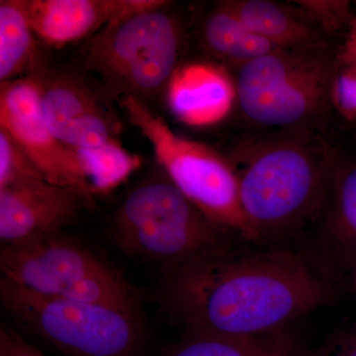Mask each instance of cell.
<instances>
[{
  "instance_id": "1",
  "label": "cell",
  "mask_w": 356,
  "mask_h": 356,
  "mask_svg": "<svg viewBox=\"0 0 356 356\" xmlns=\"http://www.w3.org/2000/svg\"><path fill=\"white\" fill-rule=\"evenodd\" d=\"M334 282L310 252L233 245L165 276L161 299L186 331L261 336L329 306L337 298Z\"/></svg>"
},
{
  "instance_id": "2",
  "label": "cell",
  "mask_w": 356,
  "mask_h": 356,
  "mask_svg": "<svg viewBox=\"0 0 356 356\" xmlns=\"http://www.w3.org/2000/svg\"><path fill=\"white\" fill-rule=\"evenodd\" d=\"M243 158L241 205L250 243H266L313 224L336 154L313 130H284Z\"/></svg>"
},
{
  "instance_id": "3",
  "label": "cell",
  "mask_w": 356,
  "mask_h": 356,
  "mask_svg": "<svg viewBox=\"0 0 356 356\" xmlns=\"http://www.w3.org/2000/svg\"><path fill=\"white\" fill-rule=\"evenodd\" d=\"M236 236L205 216L165 172L134 187L112 224V238L122 254L156 267L163 277L235 245Z\"/></svg>"
},
{
  "instance_id": "4",
  "label": "cell",
  "mask_w": 356,
  "mask_h": 356,
  "mask_svg": "<svg viewBox=\"0 0 356 356\" xmlns=\"http://www.w3.org/2000/svg\"><path fill=\"white\" fill-rule=\"evenodd\" d=\"M0 303L23 334L62 356H145L140 314L47 296L0 280Z\"/></svg>"
},
{
  "instance_id": "5",
  "label": "cell",
  "mask_w": 356,
  "mask_h": 356,
  "mask_svg": "<svg viewBox=\"0 0 356 356\" xmlns=\"http://www.w3.org/2000/svg\"><path fill=\"white\" fill-rule=\"evenodd\" d=\"M336 69L337 57L325 44L276 49L238 67L236 102L257 125L314 131L332 109Z\"/></svg>"
},
{
  "instance_id": "6",
  "label": "cell",
  "mask_w": 356,
  "mask_h": 356,
  "mask_svg": "<svg viewBox=\"0 0 356 356\" xmlns=\"http://www.w3.org/2000/svg\"><path fill=\"white\" fill-rule=\"evenodd\" d=\"M1 277L47 296L140 314L139 290L114 266L62 233L1 245Z\"/></svg>"
},
{
  "instance_id": "7",
  "label": "cell",
  "mask_w": 356,
  "mask_h": 356,
  "mask_svg": "<svg viewBox=\"0 0 356 356\" xmlns=\"http://www.w3.org/2000/svg\"><path fill=\"white\" fill-rule=\"evenodd\" d=\"M168 4L124 16L86 41L83 67L112 95L142 100L168 86L178 69L181 33Z\"/></svg>"
},
{
  "instance_id": "8",
  "label": "cell",
  "mask_w": 356,
  "mask_h": 356,
  "mask_svg": "<svg viewBox=\"0 0 356 356\" xmlns=\"http://www.w3.org/2000/svg\"><path fill=\"white\" fill-rule=\"evenodd\" d=\"M129 120L153 147L166 177L213 222L250 243L241 205L240 182L233 166L209 147L173 132L142 100L121 98Z\"/></svg>"
},
{
  "instance_id": "9",
  "label": "cell",
  "mask_w": 356,
  "mask_h": 356,
  "mask_svg": "<svg viewBox=\"0 0 356 356\" xmlns=\"http://www.w3.org/2000/svg\"><path fill=\"white\" fill-rule=\"evenodd\" d=\"M0 129L22 149L47 181L92 196L76 152L51 133L40 100L35 77H20L0 86Z\"/></svg>"
},
{
  "instance_id": "10",
  "label": "cell",
  "mask_w": 356,
  "mask_h": 356,
  "mask_svg": "<svg viewBox=\"0 0 356 356\" xmlns=\"http://www.w3.org/2000/svg\"><path fill=\"white\" fill-rule=\"evenodd\" d=\"M81 192L42 177L0 187V241L9 245L62 233L81 212Z\"/></svg>"
},
{
  "instance_id": "11",
  "label": "cell",
  "mask_w": 356,
  "mask_h": 356,
  "mask_svg": "<svg viewBox=\"0 0 356 356\" xmlns=\"http://www.w3.org/2000/svg\"><path fill=\"white\" fill-rule=\"evenodd\" d=\"M35 79L44 119L62 144L76 149L115 140L113 123L83 83L65 76Z\"/></svg>"
},
{
  "instance_id": "12",
  "label": "cell",
  "mask_w": 356,
  "mask_h": 356,
  "mask_svg": "<svg viewBox=\"0 0 356 356\" xmlns=\"http://www.w3.org/2000/svg\"><path fill=\"white\" fill-rule=\"evenodd\" d=\"M166 3L163 0H26L35 35L58 48L89 39L129 14Z\"/></svg>"
},
{
  "instance_id": "13",
  "label": "cell",
  "mask_w": 356,
  "mask_h": 356,
  "mask_svg": "<svg viewBox=\"0 0 356 356\" xmlns=\"http://www.w3.org/2000/svg\"><path fill=\"white\" fill-rule=\"evenodd\" d=\"M317 245L313 255L332 271V264L356 257V159L334 156L324 200L313 224Z\"/></svg>"
},
{
  "instance_id": "14",
  "label": "cell",
  "mask_w": 356,
  "mask_h": 356,
  "mask_svg": "<svg viewBox=\"0 0 356 356\" xmlns=\"http://www.w3.org/2000/svg\"><path fill=\"white\" fill-rule=\"evenodd\" d=\"M168 103L180 121L207 126L226 117L236 100L235 83L211 65L178 67L168 86Z\"/></svg>"
},
{
  "instance_id": "15",
  "label": "cell",
  "mask_w": 356,
  "mask_h": 356,
  "mask_svg": "<svg viewBox=\"0 0 356 356\" xmlns=\"http://www.w3.org/2000/svg\"><path fill=\"white\" fill-rule=\"evenodd\" d=\"M255 34L277 49L324 46L325 33L298 9L269 0L225 1Z\"/></svg>"
},
{
  "instance_id": "16",
  "label": "cell",
  "mask_w": 356,
  "mask_h": 356,
  "mask_svg": "<svg viewBox=\"0 0 356 356\" xmlns=\"http://www.w3.org/2000/svg\"><path fill=\"white\" fill-rule=\"evenodd\" d=\"M293 343L282 331L261 336H228L186 331L166 356H292Z\"/></svg>"
},
{
  "instance_id": "17",
  "label": "cell",
  "mask_w": 356,
  "mask_h": 356,
  "mask_svg": "<svg viewBox=\"0 0 356 356\" xmlns=\"http://www.w3.org/2000/svg\"><path fill=\"white\" fill-rule=\"evenodd\" d=\"M203 37L213 54L238 67L277 49L248 29L224 2L208 16Z\"/></svg>"
},
{
  "instance_id": "18",
  "label": "cell",
  "mask_w": 356,
  "mask_h": 356,
  "mask_svg": "<svg viewBox=\"0 0 356 356\" xmlns=\"http://www.w3.org/2000/svg\"><path fill=\"white\" fill-rule=\"evenodd\" d=\"M35 35L26 0L0 1V83L20 79L31 65Z\"/></svg>"
},
{
  "instance_id": "19",
  "label": "cell",
  "mask_w": 356,
  "mask_h": 356,
  "mask_svg": "<svg viewBox=\"0 0 356 356\" xmlns=\"http://www.w3.org/2000/svg\"><path fill=\"white\" fill-rule=\"evenodd\" d=\"M92 194L116 188L140 165V158L126 151L116 140L102 146L74 149Z\"/></svg>"
},
{
  "instance_id": "20",
  "label": "cell",
  "mask_w": 356,
  "mask_h": 356,
  "mask_svg": "<svg viewBox=\"0 0 356 356\" xmlns=\"http://www.w3.org/2000/svg\"><path fill=\"white\" fill-rule=\"evenodd\" d=\"M332 104L346 120L356 123V62L341 54L337 56Z\"/></svg>"
},
{
  "instance_id": "21",
  "label": "cell",
  "mask_w": 356,
  "mask_h": 356,
  "mask_svg": "<svg viewBox=\"0 0 356 356\" xmlns=\"http://www.w3.org/2000/svg\"><path fill=\"white\" fill-rule=\"evenodd\" d=\"M33 177L44 178L13 138L0 129V187Z\"/></svg>"
},
{
  "instance_id": "22",
  "label": "cell",
  "mask_w": 356,
  "mask_h": 356,
  "mask_svg": "<svg viewBox=\"0 0 356 356\" xmlns=\"http://www.w3.org/2000/svg\"><path fill=\"white\" fill-rule=\"evenodd\" d=\"M299 9L323 32L339 30L350 19V1L341 0H311L297 1Z\"/></svg>"
},
{
  "instance_id": "23",
  "label": "cell",
  "mask_w": 356,
  "mask_h": 356,
  "mask_svg": "<svg viewBox=\"0 0 356 356\" xmlns=\"http://www.w3.org/2000/svg\"><path fill=\"white\" fill-rule=\"evenodd\" d=\"M0 356H47L13 327H0Z\"/></svg>"
},
{
  "instance_id": "24",
  "label": "cell",
  "mask_w": 356,
  "mask_h": 356,
  "mask_svg": "<svg viewBox=\"0 0 356 356\" xmlns=\"http://www.w3.org/2000/svg\"><path fill=\"white\" fill-rule=\"evenodd\" d=\"M341 55L356 62V20L353 21V25H351L350 35H348V38L346 40Z\"/></svg>"
},
{
  "instance_id": "25",
  "label": "cell",
  "mask_w": 356,
  "mask_h": 356,
  "mask_svg": "<svg viewBox=\"0 0 356 356\" xmlns=\"http://www.w3.org/2000/svg\"><path fill=\"white\" fill-rule=\"evenodd\" d=\"M346 356H356V348H355V350L351 351V353H350V355H346Z\"/></svg>"
}]
</instances>
